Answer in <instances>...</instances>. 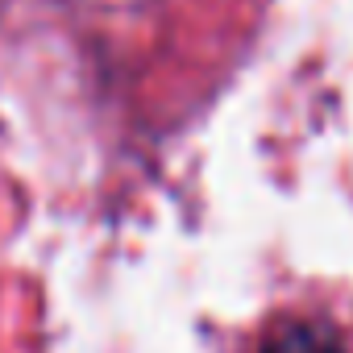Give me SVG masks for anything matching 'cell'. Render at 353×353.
I'll list each match as a JSON object with an SVG mask.
<instances>
[{"mask_svg": "<svg viewBox=\"0 0 353 353\" xmlns=\"http://www.w3.org/2000/svg\"><path fill=\"white\" fill-rule=\"evenodd\" d=\"M262 353H345V341L332 324L324 320H312V316H291V320H279L266 341H262Z\"/></svg>", "mask_w": 353, "mask_h": 353, "instance_id": "obj_1", "label": "cell"}]
</instances>
